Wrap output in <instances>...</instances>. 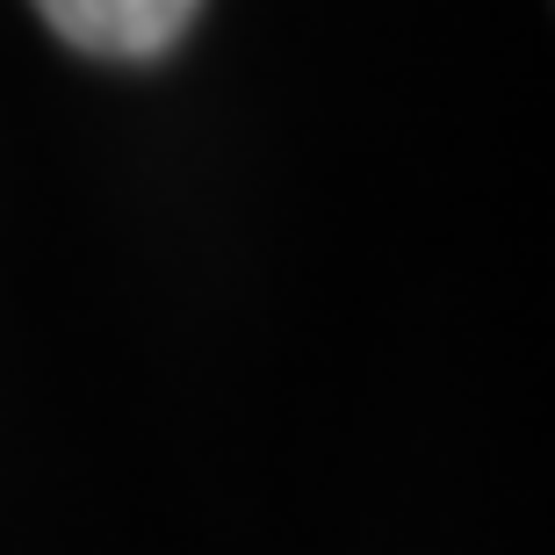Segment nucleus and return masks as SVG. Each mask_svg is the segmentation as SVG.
Segmentation results:
<instances>
[{
  "instance_id": "1",
  "label": "nucleus",
  "mask_w": 555,
  "mask_h": 555,
  "mask_svg": "<svg viewBox=\"0 0 555 555\" xmlns=\"http://www.w3.org/2000/svg\"><path fill=\"white\" fill-rule=\"evenodd\" d=\"M203 0H37V15L94 59H159Z\"/></svg>"
}]
</instances>
